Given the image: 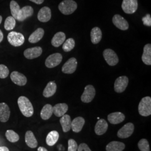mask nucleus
Masks as SVG:
<instances>
[{"instance_id":"1","label":"nucleus","mask_w":151,"mask_h":151,"mask_svg":"<svg viewBox=\"0 0 151 151\" xmlns=\"http://www.w3.org/2000/svg\"><path fill=\"white\" fill-rule=\"evenodd\" d=\"M17 104L23 115L26 117L32 116L34 114V108L28 98L25 96H20L18 99Z\"/></svg>"},{"instance_id":"2","label":"nucleus","mask_w":151,"mask_h":151,"mask_svg":"<svg viewBox=\"0 0 151 151\" xmlns=\"http://www.w3.org/2000/svg\"><path fill=\"white\" fill-rule=\"evenodd\" d=\"M77 8V4L73 0H64L58 6L60 11L64 15H68L73 13Z\"/></svg>"},{"instance_id":"3","label":"nucleus","mask_w":151,"mask_h":151,"mask_svg":"<svg viewBox=\"0 0 151 151\" xmlns=\"http://www.w3.org/2000/svg\"><path fill=\"white\" fill-rule=\"evenodd\" d=\"M138 112L143 116H148L151 114V98L150 96L142 98L138 105Z\"/></svg>"},{"instance_id":"4","label":"nucleus","mask_w":151,"mask_h":151,"mask_svg":"<svg viewBox=\"0 0 151 151\" xmlns=\"http://www.w3.org/2000/svg\"><path fill=\"white\" fill-rule=\"evenodd\" d=\"M7 40L14 47H19L24 43L25 38L22 33L11 32L7 35Z\"/></svg>"},{"instance_id":"5","label":"nucleus","mask_w":151,"mask_h":151,"mask_svg":"<svg viewBox=\"0 0 151 151\" xmlns=\"http://www.w3.org/2000/svg\"><path fill=\"white\" fill-rule=\"evenodd\" d=\"M103 56L106 63L110 66H114L119 62V58L113 50L106 49L103 52Z\"/></svg>"},{"instance_id":"6","label":"nucleus","mask_w":151,"mask_h":151,"mask_svg":"<svg viewBox=\"0 0 151 151\" xmlns=\"http://www.w3.org/2000/svg\"><path fill=\"white\" fill-rule=\"evenodd\" d=\"M138 7L137 0H123L122 8L125 13L132 14L135 12Z\"/></svg>"},{"instance_id":"7","label":"nucleus","mask_w":151,"mask_h":151,"mask_svg":"<svg viewBox=\"0 0 151 151\" xmlns=\"http://www.w3.org/2000/svg\"><path fill=\"white\" fill-rule=\"evenodd\" d=\"M62 58V55L59 53L51 54L45 60V65L49 68H54L61 63Z\"/></svg>"},{"instance_id":"8","label":"nucleus","mask_w":151,"mask_h":151,"mask_svg":"<svg viewBox=\"0 0 151 151\" xmlns=\"http://www.w3.org/2000/svg\"><path fill=\"white\" fill-rule=\"evenodd\" d=\"M96 91L94 87L91 85H88L85 88L83 93L81 96V101L85 103L91 102L95 96Z\"/></svg>"},{"instance_id":"9","label":"nucleus","mask_w":151,"mask_h":151,"mask_svg":"<svg viewBox=\"0 0 151 151\" xmlns=\"http://www.w3.org/2000/svg\"><path fill=\"white\" fill-rule=\"evenodd\" d=\"M129 80L127 76H123L116 78L114 83V90L118 93L124 92L128 85Z\"/></svg>"},{"instance_id":"10","label":"nucleus","mask_w":151,"mask_h":151,"mask_svg":"<svg viewBox=\"0 0 151 151\" xmlns=\"http://www.w3.org/2000/svg\"><path fill=\"white\" fill-rule=\"evenodd\" d=\"M134 124L131 123H128L125 124L121 129L119 130L117 135L120 138H127L132 135L134 132Z\"/></svg>"},{"instance_id":"11","label":"nucleus","mask_w":151,"mask_h":151,"mask_svg":"<svg viewBox=\"0 0 151 151\" xmlns=\"http://www.w3.org/2000/svg\"><path fill=\"white\" fill-rule=\"evenodd\" d=\"M77 60L75 58H70L62 66V70L65 74H72L76 70Z\"/></svg>"},{"instance_id":"12","label":"nucleus","mask_w":151,"mask_h":151,"mask_svg":"<svg viewBox=\"0 0 151 151\" xmlns=\"http://www.w3.org/2000/svg\"><path fill=\"white\" fill-rule=\"evenodd\" d=\"M113 22L114 25L122 30H127L129 28V24L123 16L120 15H115L113 17Z\"/></svg>"},{"instance_id":"13","label":"nucleus","mask_w":151,"mask_h":151,"mask_svg":"<svg viewBox=\"0 0 151 151\" xmlns=\"http://www.w3.org/2000/svg\"><path fill=\"white\" fill-rule=\"evenodd\" d=\"M10 78L12 81L18 86H24L27 83V78L25 76L17 71L12 72Z\"/></svg>"},{"instance_id":"14","label":"nucleus","mask_w":151,"mask_h":151,"mask_svg":"<svg viewBox=\"0 0 151 151\" xmlns=\"http://www.w3.org/2000/svg\"><path fill=\"white\" fill-rule=\"evenodd\" d=\"M42 52L43 50L41 47H36L26 49L24 52V54L25 58H27V59L32 60L40 56L42 53Z\"/></svg>"},{"instance_id":"15","label":"nucleus","mask_w":151,"mask_h":151,"mask_svg":"<svg viewBox=\"0 0 151 151\" xmlns=\"http://www.w3.org/2000/svg\"><path fill=\"white\" fill-rule=\"evenodd\" d=\"M34 13V10L32 7L26 6L20 9L19 12L17 20L19 22H23L28 17L32 16Z\"/></svg>"},{"instance_id":"16","label":"nucleus","mask_w":151,"mask_h":151,"mask_svg":"<svg viewBox=\"0 0 151 151\" xmlns=\"http://www.w3.org/2000/svg\"><path fill=\"white\" fill-rule=\"evenodd\" d=\"M51 10L47 6L42 7L38 14V20L43 22H49L51 19Z\"/></svg>"},{"instance_id":"17","label":"nucleus","mask_w":151,"mask_h":151,"mask_svg":"<svg viewBox=\"0 0 151 151\" xmlns=\"http://www.w3.org/2000/svg\"><path fill=\"white\" fill-rule=\"evenodd\" d=\"M10 116V110L9 106L5 103H0V122L5 123Z\"/></svg>"},{"instance_id":"18","label":"nucleus","mask_w":151,"mask_h":151,"mask_svg":"<svg viewBox=\"0 0 151 151\" xmlns=\"http://www.w3.org/2000/svg\"><path fill=\"white\" fill-rule=\"evenodd\" d=\"M108 128L107 122L104 119H99L95 127V133L98 135H101L106 133Z\"/></svg>"},{"instance_id":"19","label":"nucleus","mask_w":151,"mask_h":151,"mask_svg":"<svg viewBox=\"0 0 151 151\" xmlns=\"http://www.w3.org/2000/svg\"><path fill=\"white\" fill-rule=\"evenodd\" d=\"M124 114L120 112H115L109 114L108 119L109 122L113 124H118L123 122L125 119Z\"/></svg>"},{"instance_id":"20","label":"nucleus","mask_w":151,"mask_h":151,"mask_svg":"<svg viewBox=\"0 0 151 151\" xmlns=\"http://www.w3.org/2000/svg\"><path fill=\"white\" fill-rule=\"evenodd\" d=\"M85 123V120L82 117H77L71 122V129L75 133H78L81 132Z\"/></svg>"},{"instance_id":"21","label":"nucleus","mask_w":151,"mask_h":151,"mask_svg":"<svg viewBox=\"0 0 151 151\" xmlns=\"http://www.w3.org/2000/svg\"><path fill=\"white\" fill-rule=\"evenodd\" d=\"M68 106L65 103H60L53 106V110L54 115L57 117H62L68 111Z\"/></svg>"},{"instance_id":"22","label":"nucleus","mask_w":151,"mask_h":151,"mask_svg":"<svg viewBox=\"0 0 151 151\" xmlns=\"http://www.w3.org/2000/svg\"><path fill=\"white\" fill-rule=\"evenodd\" d=\"M44 34V30L42 28H38L30 35L29 38V42L31 43H36L39 42Z\"/></svg>"},{"instance_id":"23","label":"nucleus","mask_w":151,"mask_h":151,"mask_svg":"<svg viewBox=\"0 0 151 151\" xmlns=\"http://www.w3.org/2000/svg\"><path fill=\"white\" fill-rule=\"evenodd\" d=\"M57 90V85L54 81H50L44 90L43 95L45 97H50L53 96Z\"/></svg>"},{"instance_id":"24","label":"nucleus","mask_w":151,"mask_h":151,"mask_svg":"<svg viewBox=\"0 0 151 151\" xmlns=\"http://www.w3.org/2000/svg\"><path fill=\"white\" fill-rule=\"evenodd\" d=\"M143 62L147 65H151V45L147 44L143 48V53L142 56Z\"/></svg>"},{"instance_id":"25","label":"nucleus","mask_w":151,"mask_h":151,"mask_svg":"<svg viewBox=\"0 0 151 151\" xmlns=\"http://www.w3.org/2000/svg\"><path fill=\"white\" fill-rule=\"evenodd\" d=\"M25 142L28 147L32 148H35L38 146V142L32 131H27L25 134Z\"/></svg>"},{"instance_id":"26","label":"nucleus","mask_w":151,"mask_h":151,"mask_svg":"<svg viewBox=\"0 0 151 151\" xmlns=\"http://www.w3.org/2000/svg\"><path fill=\"white\" fill-rule=\"evenodd\" d=\"M65 39V35L63 32H57L52 39V44L54 47H59L64 43Z\"/></svg>"},{"instance_id":"27","label":"nucleus","mask_w":151,"mask_h":151,"mask_svg":"<svg viewBox=\"0 0 151 151\" xmlns=\"http://www.w3.org/2000/svg\"><path fill=\"white\" fill-rule=\"evenodd\" d=\"M90 35L92 43L94 44H96L99 43L101 40L102 32L99 27H93L91 31Z\"/></svg>"},{"instance_id":"28","label":"nucleus","mask_w":151,"mask_h":151,"mask_svg":"<svg viewBox=\"0 0 151 151\" xmlns=\"http://www.w3.org/2000/svg\"><path fill=\"white\" fill-rule=\"evenodd\" d=\"M125 146L123 143L113 141L110 142L106 147V151H123L124 150Z\"/></svg>"},{"instance_id":"29","label":"nucleus","mask_w":151,"mask_h":151,"mask_svg":"<svg viewBox=\"0 0 151 151\" xmlns=\"http://www.w3.org/2000/svg\"><path fill=\"white\" fill-rule=\"evenodd\" d=\"M71 118L68 115H63L60 119V123L62 125V129L64 132H68L71 129Z\"/></svg>"},{"instance_id":"30","label":"nucleus","mask_w":151,"mask_h":151,"mask_svg":"<svg viewBox=\"0 0 151 151\" xmlns=\"http://www.w3.org/2000/svg\"><path fill=\"white\" fill-rule=\"evenodd\" d=\"M53 114V106L50 104H46L44 105L40 112V116L43 120L49 119Z\"/></svg>"},{"instance_id":"31","label":"nucleus","mask_w":151,"mask_h":151,"mask_svg":"<svg viewBox=\"0 0 151 151\" xmlns=\"http://www.w3.org/2000/svg\"><path fill=\"white\" fill-rule=\"evenodd\" d=\"M59 133L55 130L49 132L46 138V143L49 146H54L59 139Z\"/></svg>"},{"instance_id":"32","label":"nucleus","mask_w":151,"mask_h":151,"mask_svg":"<svg viewBox=\"0 0 151 151\" xmlns=\"http://www.w3.org/2000/svg\"><path fill=\"white\" fill-rule=\"evenodd\" d=\"M6 137L7 140L12 143H15L19 140V135L12 130H8L6 132Z\"/></svg>"},{"instance_id":"33","label":"nucleus","mask_w":151,"mask_h":151,"mask_svg":"<svg viewBox=\"0 0 151 151\" xmlns=\"http://www.w3.org/2000/svg\"><path fill=\"white\" fill-rule=\"evenodd\" d=\"M16 25V20L12 16H9L6 19L4 27L6 30H12Z\"/></svg>"},{"instance_id":"34","label":"nucleus","mask_w":151,"mask_h":151,"mask_svg":"<svg viewBox=\"0 0 151 151\" xmlns=\"http://www.w3.org/2000/svg\"><path fill=\"white\" fill-rule=\"evenodd\" d=\"M10 10L12 16L15 20H17L19 12L20 10V7L16 1L14 0L11 1L10 2Z\"/></svg>"},{"instance_id":"35","label":"nucleus","mask_w":151,"mask_h":151,"mask_svg":"<svg viewBox=\"0 0 151 151\" xmlns=\"http://www.w3.org/2000/svg\"><path fill=\"white\" fill-rule=\"evenodd\" d=\"M75 46V40L73 38H69L65 40V42L63 45L62 48L65 52H68L74 48Z\"/></svg>"},{"instance_id":"36","label":"nucleus","mask_w":151,"mask_h":151,"mask_svg":"<svg viewBox=\"0 0 151 151\" xmlns=\"http://www.w3.org/2000/svg\"><path fill=\"white\" fill-rule=\"evenodd\" d=\"M138 146L140 151H150L149 143L146 139H142L139 140Z\"/></svg>"},{"instance_id":"37","label":"nucleus","mask_w":151,"mask_h":151,"mask_svg":"<svg viewBox=\"0 0 151 151\" xmlns=\"http://www.w3.org/2000/svg\"><path fill=\"white\" fill-rule=\"evenodd\" d=\"M9 74V70L5 65H0V78H5Z\"/></svg>"},{"instance_id":"38","label":"nucleus","mask_w":151,"mask_h":151,"mask_svg":"<svg viewBox=\"0 0 151 151\" xmlns=\"http://www.w3.org/2000/svg\"><path fill=\"white\" fill-rule=\"evenodd\" d=\"M68 151H77L78 148L77 143L73 139H70L68 141Z\"/></svg>"},{"instance_id":"39","label":"nucleus","mask_w":151,"mask_h":151,"mask_svg":"<svg viewBox=\"0 0 151 151\" xmlns=\"http://www.w3.org/2000/svg\"><path fill=\"white\" fill-rule=\"evenodd\" d=\"M142 22L143 24L147 27L151 26V17L150 14H147L146 16L142 17Z\"/></svg>"},{"instance_id":"40","label":"nucleus","mask_w":151,"mask_h":151,"mask_svg":"<svg viewBox=\"0 0 151 151\" xmlns=\"http://www.w3.org/2000/svg\"><path fill=\"white\" fill-rule=\"evenodd\" d=\"M78 151H91L89 147L86 143H81L77 148Z\"/></svg>"},{"instance_id":"41","label":"nucleus","mask_w":151,"mask_h":151,"mask_svg":"<svg viewBox=\"0 0 151 151\" xmlns=\"http://www.w3.org/2000/svg\"><path fill=\"white\" fill-rule=\"evenodd\" d=\"M29 1H32V2H34L38 5H40L43 3L44 0H29Z\"/></svg>"},{"instance_id":"42","label":"nucleus","mask_w":151,"mask_h":151,"mask_svg":"<svg viewBox=\"0 0 151 151\" xmlns=\"http://www.w3.org/2000/svg\"><path fill=\"white\" fill-rule=\"evenodd\" d=\"M0 151H9V150L7 147L2 146V147H0Z\"/></svg>"},{"instance_id":"43","label":"nucleus","mask_w":151,"mask_h":151,"mask_svg":"<svg viewBox=\"0 0 151 151\" xmlns=\"http://www.w3.org/2000/svg\"><path fill=\"white\" fill-rule=\"evenodd\" d=\"M38 151H48V150L44 147H40L38 148Z\"/></svg>"},{"instance_id":"44","label":"nucleus","mask_w":151,"mask_h":151,"mask_svg":"<svg viewBox=\"0 0 151 151\" xmlns=\"http://www.w3.org/2000/svg\"><path fill=\"white\" fill-rule=\"evenodd\" d=\"M4 39V34L2 31L0 30V43Z\"/></svg>"},{"instance_id":"45","label":"nucleus","mask_w":151,"mask_h":151,"mask_svg":"<svg viewBox=\"0 0 151 151\" xmlns=\"http://www.w3.org/2000/svg\"><path fill=\"white\" fill-rule=\"evenodd\" d=\"M2 17L1 16H0V24H1V22H2Z\"/></svg>"}]
</instances>
